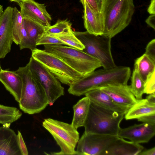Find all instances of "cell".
Here are the masks:
<instances>
[{"label": "cell", "mask_w": 155, "mask_h": 155, "mask_svg": "<svg viewBox=\"0 0 155 155\" xmlns=\"http://www.w3.org/2000/svg\"><path fill=\"white\" fill-rule=\"evenodd\" d=\"M31 57L48 69L60 82L70 86L84 76L57 56L36 48Z\"/></svg>", "instance_id": "8"}, {"label": "cell", "mask_w": 155, "mask_h": 155, "mask_svg": "<svg viewBox=\"0 0 155 155\" xmlns=\"http://www.w3.org/2000/svg\"><path fill=\"white\" fill-rule=\"evenodd\" d=\"M144 93H155V71L150 74L144 82Z\"/></svg>", "instance_id": "30"}, {"label": "cell", "mask_w": 155, "mask_h": 155, "mask_svg": "<svg viewBox=\"0 0 155 155\" xmlns=\"http://www.w3.org/2000/svg\"><path fill=\"white\" fill-rule=\"evenodd\" d=\"M47 44L65 45L64 43L54 35L45 32L39 38L36 45L37 46Z\"/></svg>", "instance_id": "29"}, {"label": "cell", "mask_w": 155, "mask_h": 155, "mask_svg": "<svg viewBox=\"0 0 155 155\" xmlns=\"http://www.w3.org/2000/svg\"><path fill=\"white\" fill-rule=\"evenodd\" d=\"M85 95L91 102L120 114L125 115L129 109L116 103L109 96L99 88L91 90Z\"/></svg>", "instance_id": "19"}, {"label": "cell", "mask_w": 155, "mask_h": 155, "mask_svg": "<svg viewBox=\"0 0 155 155\" xmlns=\"http://www.w3.org/2000/svg\"><path fill=\"white\" fill-rule=\"evenodd\" d=\"M134 66L144 82L147 76L155 71V62L145 53L135 60Z\"/></svg>", "instance_id": "23"}, {"label": "cell", "mask_w": 155, "mask_h": 155, "mask_svg": "<svg viewBox=\"0 0 155 155\" xmlns=\"http://www.w3.org/2000/svg\"><path fill=\"white\" fill-rule=\"evenodd\" d=\"M0 155H22L17 135L3 126L0 127Z\"/></svg>", "instance_id": "16"}, {"label": "cell", "mask_w": 155, "mask_h": 155, "mask_svg": "<svg viewBox=\"0 0 155 155\" xmlns=\"http://www.w3.org/2000/svg\"><path fill=\"white\" fill-rule=\"evenodd\" d=\"M90 104L89 99L85 97L80 100L73 106L74 115L71 124L76 129L84 126Z\"/></svg>", "instance_id": "21"}, {"label": "cell", "mask_w": 155, "mask_h": 155, "mask_svg": "<svg viewBox=\"0 0 155 155\" xmlns=\"http://www.w3.org/2000/svg\"><path fill=\"white\" fill-rule=\"evenodd\" d=\"M144 148L139 143L118 137L101 155H138Z\"/></svg>", "instance_id": "17"}, {"label": "cell", "mask_w": 155, "mask_h": 155, "mask_svg": "<svg viewBox=\"0 0 155 155\" xmlns=\"http://www.w3.org/2000/svg\"><path fill=\"white\" fill-rule=\"evenodd\" d=\"M84 8L83 18L87 31L95 35L103 34L104 25L101 12H95L84 0H80Z\"/></svg>", "instance_id": "15"}, {"label": "cell", "mask_w": 155, "mask_h": 155, "mask_svg": "<svg viewBox=\"0 0 155 155\" xmlns=\"http://www.w3.org/2000/svg\"><path fill=\"white\" fill-rule=\"evenodd\" d=\"M138 155H155V147L144 150H143Z\"/></svg>", "instance_id": "36"}, {"label": "cell", "mask_w": 155, "mask_h": 155, "mask_svg": "<svg viewBox=\"0 0 155 155\" xmlns=\"http://www.w3.org/2000/svg\"><path fill=\"white\" fill-rule=\"evenodd\" d=\"M0 81L15 100L19 102L21 98L23 87L21 77L15 71L2 69L0 71Z\"/></svg>", "instance_id": "18"}, {"label": "cell", "mask_w": 155, "mask_h": 155, "mask_svg": "<svg viewBox=\"0 0 155 155\" xmlns=\"http://www.w3.org/2000/svg\"><path fill=\"white\" fill-rule=\"evenodd\" d=\"M146 99L149 102L155 104V93L149 94Z\"/></svg>", "instance_id": "38"}, {"label": "cell", "mask_w": 155, "mask_h": 155, "mask_svg": "<svg viewBox=\"0 0 155 155\" xmlns=\"http://www.w3.org/2000/svg\"><path fill=\"white\" fill-rule=\"evenodd\" d=\"M155 134V125L143 123L120 128L117 136L140 143L148 142Z\"/></svg>", "instance_id": "13"}, {"label": "cell", "mask_w": 155, "mask_h": 155, "mask_svg": "<svg viewBox=\"0 0 155 155\" xmlns=\"http://www.w3.org/2000/svg\"><path fill=\"white\" fill-rule=\"evenodd\" d=\"M3 6L0 5V17L3 13Z\"/></svg>", "instance_id": "40"}, {"label": "cell", "mask_w": 155, "mask_h": 155, "mask_svg": "<svg viewBox=\"0 0 155 155\" xmlns=\"http://www.w3.org/2000/svg\"><path fill=\"white\" fill-rule=\"evenodd\" d=\"M131 78V83L130 86L132 92L137 100L142 99L144 94V81L134 66Z\"/></svg>", "instance_id": "27"}, {"label": "cell", "mask_w": 155, "mask_h": 155, "mask_svg": "<svg viewBox=\"0 0 155 155\" xmlns=\"http://www.w3.org/2000/svg\"><path fill=\"white\" fill-rule=\"evenodd\" d=\"M53 35L62 41L65 45L82 51L84 48V46L74 35L71 28L63 32Z\"/></svg>", "instance_id": "26"}, {"label": "cell", "mask_w": 155, "mask_h": 155, "mask_svg": "<svg viewBox=\"0 0 155 155\" xmlns=\"http://www.w3.org/2000/svg\"><path fill=\"white\" fill-rule=\"evenodd\" d=\"M42 126L52 136L61 149L59 152L50 154L77 155L75 149L79 139V133L71 124L48 118L44 120Z\"/></svg>", "instance_id": "7"}, {"label": "cell", "mask_w": 155, "mask_h": 155, "mask_svg": "<svg viewBox=\"0 0 155 155\" xmlns=\"http://www.w3.org/2000/svg\"><path fill=\"white\" fill-rule=\"evenodd\" d=\"M146 23L150 27L155 30V14L150 15L145 21Z\"/></svg>", "instance_id": "35"}, {"label": "cell", "mask_w": 155, "mask_h": 155, "mask_svg": "<svg viewBox=\"0 0 155 155\" xmlns=\"http://www.w3.org/2000/svg\"><path fill=\"white\" fill-rule=\"evenodd\" d=\"M139 121L155 125V113L143 116L137 119Z\"/></svg>", "instance_id": "32"}, {"label": "cell", "mask_w": 155, "mask_h": 155, "mask_svg": "<svg viewBox=\"0 0 155 155\" xmlns=\"http://www.w3.org/2000/svg\"><path fill=\"white\" fill-rule=\"evenodd\" d=\"M71 23L68 19L63 20L58 19L54 25L45 27V31L50 35L57 34L71 28Z\"/></svg>", "instance_id": "28"}, {"label": "cell", "mask_w": 155, "mask_h": 155, "mask_svg": "<svg viewBox=\"0 0 155 155\" xmlns=\"http://www.w3.org/2000/svg\"><path fill=\"white\" fill-rule=\"evenodd\" d=\"M116 103L130 108L137 100L127 84H108L100 88Z\"/></svg>", "instance_id": "14"}, {"label": "cell", "mask_w": 155, "mask_h": 155, "mask_svg": "<svg viewBox=\"0 0 155 155\" xmlns=\"http://www.w3.org/2000/svg\"><path fill=\"white\" fill-rule=\"evenodd\" d=\"M96 12H101L96 0H84Z\"/></svg>", "instance_id": "34"}, {"label": "cell", "mask_w": 155, "mask_h": 155, "mask_svg": "<svg viewBox=\"0 0 155 155\" xmlns=\"http://www.w3.org/2000/svg\"><path fill=\"white\" fill-rule=\"evenodd\" d=\"M23 20L20 11L16 7H14L12 17V35L13 41L17 45H19L21 41Z\"/></svg>", "instance_id": "25"}, {"label": "cell", "mask_w": 155, "mask_h": 155, "mask_svg": "<svg viewBox=\"0 0 155 155\" xmlns=\"http://www.w3.org/2000/svg\"><path fill=\"white\" fill-rule=\"evenodd\" d=\"M155 113V104L149 102L147 99L137 100L124 115L126 120L137 119L140 117Z\"/></svg>", "instance_id": "20"}, {"label": "cell", "mask_w": 155, "mask_h": 155, "mask_svg": "<svg viewBox=\"0 0 155 155\" xmlns=\"http://www.w3.org/2000/svg\"><path fill=\"white\" fill-rule=\"evenodd\" d=\"M11 2H14L17 3H19L24 0H8Z\"/></svg>", "instance_id": "41"}, {"label": "cell", "mask_w": 155, "mask_h": 155, "mask_svg": "<svg viewBox=\"0 0 155 155\" xmlns=\"http://www.w3.org/2000/svg\"><path fill=\"white\" fill-rule=\"evenodd\" d=\"M124 114L102 107L90 101L84 127V132L117 136Z\"/></svg>", "instance_id": "4"}, {"label": "cell", "mask_w": 155, "mask_h": 155, "mask_svg": "<svg viewBox=\"0 0 155 155\" xmlns=\"http://www.w3.org/2000/svg\"><path fill=\"white\" fill-rule=\"evenodd\" d=\"M135 11L133 0H104L101 11L103 35L112 38L129 24Z\"/></svg>", "instance_id": "2"}, {"label": "cell", "mask_w": 155, "mask_h": 155, "mask_svg": "<svg viewBox=\"0 0 155 155\" xmlns=\"http://www.w3.org/2000/svg\"><path fill=\"white\" fill-rule=\"evenodd\" d=\"M104 1V0H96L101 12Z\"/></svg>", "instance_id": "39"}, {"label": "cell", "mask_w": 155, "mask_h": 155, "mask_svg": "<svg viewBox=\"0 0 155 155\" xmlns=\"http://www.w3.org/2000/svg\"><path fill=\"white\" fill-rule=\"evenodd\" d=\"M145 54L155 62V39L152 40L147 45Z\"/></svg>", "instance_id": "31"}, {"label": "cell", "mask_w": 155, "mask_h": 155, "mask_svg": "<svg viewBox=\"0 0 155 155\" xmlns=\"http://www.w3.org/2000/svg\"><path fill=\"white\" fill-rule=\"evenodd\" d=\"M23 24L26 33L35 45L39 38L45 32V26L36 21L23 18Z\"/></svg>", "instance_id": "24"}, {"label": "cell", "mask_w": 155, "mask_h": 155, "mask_svg": "<svg viewBox=\"0 0 155 155\" xmlns=\"http://www.w3.org/2000/svg\"><path fill=\"white\" fill-rule=\"evenodd\" d=\"M15 71L21 77L23 82L21 97L18 102L20 109L29 114L41 112L48 104L44 88L32 74L28 64Z\"/></svg>", "instance_id": "3"}, {"label": "cell", "mask_w": 155, "mask_h": 155, "mask_svg": "<svg viewBox=\"0 0 155 155\" xmlns=\"http://www.w3.org/2000/svg\"><path fill=\"white\" fill-rule=\"evenodd\" d=\"M147 11L150 15L155 14V0H151Z\"/></svg>", "instance_id": "37"}, {"label": "cell", "mask_w": 155, "mask_h": 155, "mask_svg": "<svg viewBox=\"0 0 155 155\" xmlns=\"http://www.w3.org/2000/svg\"><path fill=\"white\" fill-rule=\"evenodd\" d=\"M19 144L22 155H28V152L21 132L18 131L17 134Z\"/></svg>", "instance_id": "33"}, {"label": "cell", "mask_w": 155, "mask_h": 155, "mask_svg": "<svg viewBox=\"0 0 155 155\" xmlns=\"http://www.w3.org/2000/svg\"><path fill=\"white\" fill-rule=\"evenodd\" d=\"M28 64L32 74L44 88L48 104L52 105L58 98L64 95V87L48 69L32 57Z\"/></svg>", "instance_id": "9"}, {"label": "cell", "mask_w": 155, "mask_h": 155, "mask_svg": "<svg viewBox=\"0 0 155 155\" xmlns=\"http://www.w3.org/2000/svg\"><path fill=\"white\" fill-rule=\"evenodd\" d=\"M13 9V7H7L0 17V59L10 52L13 42L12 30Z\"/></svg>", "instance_id": "12"}, {"label": "cell", "mask_w": 155, "mask_h": 155, "mask_svg": "<svg viewBox=\"0 0 155 155\" xmlns=\"http://www.w3.org/2000/svg\"><path fill=\"white\" fill-rule=\"evenodd\" d=\"M131 74L130 69L127 66L95 70L71 84L68 91L73 95L80 96L108 84H127Z\"/></svg>", "instance_id": "1"}, {"label": "cell", "mask_w": 155, "mask_h": 155, "mask_svg": "<svg viewBox=\"0 0 155 155\" xmlns=\"http://www.w3.org/2000/svg\"><path fill=\"white\" fill-rule=\"evenodd\" d=\"M2 69L1 67V64H0V71Z\"/></svg>", "instance_id": "42"}, {"label": "cell", "mask_w": 155, "mask_h": 155, "mask_svg": "<svg viewBox=\"0 0 155 155\" xmlns=\"http://www.w3.org/2000/svg\"><path fill=\"white\" fill-rule=\"evenodd\" d=\"M23 18H27L39 23L45 27L51 26L52 18L46 10L45 4L34 0H24L17 3Z\"/></svg>", "instance_id": "11"}, {"label": "cell", "mask_w": 155, "mask_h": 155, "mask_svg": "<svg viewBox=\"0 0 155 155\" xmlns=\"http://www.w3.org/2000/svg\"><path fill=\"white\" fill-rule=\"evenodd\" d=\"M22 112L18 108L0 104V124L9 127L10 124L19 119Z\"/></svg>", "instance_id": "22"}, {"label": "cell", "mask_w": 155, "mask_h": 155, "mask_svg": "<svg viewBox=\"0 0 155 155\" xmlns=\"http://www.w3.org/2000/svg\"><path fill=\"white\" fill-rule=\"evenodd\" d=\"M73 32L84 46L83 51L97 59L103 68L110 69L117 66L111 53V38L103 34L95 35L87 31Z\"/></svg>", "instance_id": "6"}, {"label": "cell", "mask_w": 155, "mask_h": 155, "mask_svg": "<svg viewBox=\"0 0 155 155\" xmlns=\"http://www.w3.org/2000/svg\"><path fill=\"white\" fill-rule=\"evenodd\" d=\"M118 137L84 132L78 143L77 155H101Z\"/></svg>", "instance_id": "10"}, {"label": "cell", "mask_w": 155, "mask_h": 155, "mask_svg": "<svg viewBox=\"0 0 155 155\" xmlns=\"http://www.w3.org/2000/svg\"><path fill=\"white\" fill-rule=\"evenodd\" d=\"M44 45V50L61 58L84 76L102 67L97 59L83 51L61 45Z\"/></svg>", "instance_id": "5"}]
</instances>
